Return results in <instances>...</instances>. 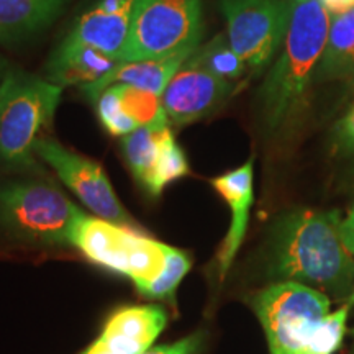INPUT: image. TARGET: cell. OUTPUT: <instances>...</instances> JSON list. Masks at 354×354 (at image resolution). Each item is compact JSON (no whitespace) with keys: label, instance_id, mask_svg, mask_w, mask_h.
Returning <instances> with one entry per match:
<instances>
[{"label":"cell","instance_id":"obj_1","mask_svg":"<svg viewBox=\"0 0 354 354\" xmlns=\"http://www.w3.org/2000/svg\"><path fill=\"white\" fill-rule=\"evenodd\" d=\"M336 210L295 209L274 223L268 251V276L299 282L333 299L354 289V254L343 238Z\"/></svg>","mask_w":354,"mask_h":354},{"label":"cell","instance_id":"obj_2","mask_svg":"<svg viewBox=\"0 0 354 354\" xmlns=\"http://www.w3.org/2000/svg\"><path fill=\"white\" fill-rule=\"evenodd\" d=\"M269 354H335L348 330L349 305L331 312L326 294L299 282H274L250 300Z\"/></svg>","mask_w":354,"mask_h":354},{"label":"cell","instance_id":"obj_3","mask_svg":"<svg viewBox=\"0 0 354 354\" xmlns=\"http://www.w3.org/2000/svg\"><path fill=\"white\" fill-rule=\"evenodd\" d=\"M331 15L320 0H292V15L281 55L259 88V112L276 133L302 109L328 38Z\"/></svg>","mask_w":354,"mask_h":354},{"label":"cell","instance_id":"obj_4","mask_svg":"<svg viewBox=\"0 0 354 354\" xmlns=\"http://www.w3.org/2000/svg\"><path fill=\"white\" fill-rule=\"evenodd\" d=\"M71 246L92 264L130 279L143 297L165 272L172 250V246L154 240L143 230L86 214L74 228Z\"/></svg>","mask_w":354,"mask_h":354},{"label":"cell","instance_id":"obj_5","mask_svg":"<svg viewBox=\"0 0 354 354\" xmlns=\"http://www.w3.org/2000/svg\"><path fill=\"white\" fill-rule=\"evenodd\" d=\"M63 87L25 73L0 84V159L10 166H35L33 146L59 105Z\"/></svg>","mask_w":354,"mask_h":354},{"label":"cell","instance_id":"obj_6","mask_svg":"<svg viewBox=\"0 0 354 354\" xmlns=\"http://www.w3.org/2000/svg\"><path fill=\"white\" fill-rule=\"evenodd\" d=\"M82 214L53 184L30 180L0 187V221L26 241L71 245Z\"/></svg>","mask_w":354,"mask_h":354},{"label":"cell","instance_id":"obj_7","mask_svg":"<svg viewBox=\"0 0 354 354\" xmlns=\"http://www.w3.org/2000/svg\"><path fill=\"white\" fill-rule=\"evenodd\" d=\"M203 32L201 0H136L123 61L194 53Z\"/></svg>","mask_w":354,"mask_h":354},{"label":"cell","instance_id":"obj_8","mask_svg":"<svg viewBox=\"0 0 354 354\" xmlns=\"http://www.w3.org/2000/svg\"><path fill=\"white\" fill-rule=\"evenodd\" d=\"M220 8L228 41L248 73H263L284 44L292 0H221Z\"/></svg>","mask_w":354,"mask_h":354},{"label":"cell","instance_id":"obj_9","mask_svg":"<svg viewBox=\"0 0 354 354\" xmlns=\"http://www.w3.org/2000/svg\"><path fill=\"white\" fill-rule=\"evenodd\" d=\"M33 153L53 167L61 183L73 190L74 196L95 216L123 225V227L141 230L140 225L133 220V216L118 201L104 167L99 162L46 136H39L35 141Z\"/></svg>","mask_w":354,"mask_h":354},{"label":"cell","instance_id":"obj_10","mask_svg":"<svg viewBox=\"0 0 354 354\" xmlns=\"http://www.w3.org/2000/svg\"><path fill=\"white\" fill-rule=\"evenodd\" d=\"M234 84L214 76L194 59L180 66L161 95L172 127H184L210 117L233 95Z\"/></svg>","mask_w":354,"mask_h":354},{"label":"cell","instance_id":"obj_11","mask_svg":"<svg viewBox=\"0 0 354 354\" xmlns=\"http://www.w3.org/2000/svg\"><path fill=\"white\" fill-rule=\"evenodd\" d=\"M167 325V313L161 305H128L115 310L104 323L100 335L86 354H143Z\"/></svg>","mask_w":354,"mask_h":354},{"label":"cell","instance_id":"obj_12","mask_svg":"<svg viewBox=\"0 0 354 354\" xmlns=\"http://www.w3.org/2000/svg\"><path fill=\"white\" fill-rule=\"evenodd\" d=\"M253 180L254 158H250L243 166L215 177L210 183L212 187L227 202L230 212H232L228 232L221 241L218 254H216V269H218L220 281L227 277L233 261L245 241L250 210L254 201Z\"/></svg>","mask_w":354,"mask_h":354},{"label":"cell","instance_id":"obj_13","mask_svg":"<svg viewBox=\"0 0 354 354\" xmlns=\"http://www.w3.org/2000/svg\"><path fill=\"white\" fill-rule=\"evenodd\" d=\"M120 61L66 37L46 61V81L55 86H87L105 77Z\"/></svg>","mask_w":354,"mask_h":354},{"label":"cell","instance_id":"obj_14","mask_svg":"<svg viewBox=\"0 0 354 354\" xmlns=\"http://www.w3.org/2000/svg\"><path fill=\"white\" fill-rule=\"evenodd\" d=\"M135 6L136 3H133L118 12H104L97 7L91 8L79 17L68 38L87 44L113 59L123 61L130 41Z\"/></svg>","mask_w":354,"mask_h":354},{"label":"cell","instance_id":"obj_15","mask_svg":"<svg viewBox=\"0 0 354 354\" xmlns=\"http://www.w3.org/2000/svg\"><path fill=\"white\" fill-rule=\"evenodd\" d=\"M192 53H179V55L159 57V59H145V61H120L110 71L105 77L99 81L82 86L81 91L92 102L97 100L105 88L113 84H127V86L145 88V91L162 95L165 88L174 74L179 71Z\"/></svg>","mask_w":354,"mask_h":354},{"label":"cell","instance_id":"obj_16","mask_svg":"<svg viewBox=\"0 0 354 354\" xmlns=\"http://www.w3.org/2000/svg\"><path fill=\"white\" fill-rule=\"evenodd\" d=\"M313 81H354V8L331 15L328 38Z\"/></svg>","mask_w":354,"mask_h":354},{"label":"cell","instance_id":"obj_17","mask_svg":"<svg viewBox=\"0 0 354 354\" xmlns=\"http://www.w3.org/2000/svg\"><path fill=\"white\" fill-rule=\"evenodd\" d=\"M69 0H0V35L28 37L63 15Z\"/></svg>","mask_w":354,"mask_h":354},{"label":"cell","instance_id":"obj_18","mask_svg":"<svg viewBox=\"0 0 354 354\" xmlns=\"http://www.w3.org/2000/svg\"><path fill=\"white\" fill-rule=\"evenodd\" d=\"M169 131L171 127H140L122 140L123 156L128 169L149 196H153L162 146Z\"/></svg>","mask_w":354,"mask_h":354},{"label":"cell","instance_id":"obj_19","mask_svg":"<svg viewBox=\"0 0 354 354\" xmlns=\"http://www.w3.org/2000/svg\"><path fill=\"white\" fill-rule=\"evenodd\" d=\"M192 57L214 76L233 84L240 81L248 73L245 61L236 55V51L228 41L227 35L223 33L216 35L209 43L198 46L192 53Z\"/></svg>","mask_w":354,"mask_h":354},{"label":"cell","instance_id":"obj_20","mask_svg":"<svg viewBox=\"0 0 354 354\" xmlns=\"http://www.w3.org/2000/svg\"><path fill=\"white\" fill-rule=\"evenodd\" d=\"M120 97L122 109L127 115L138 123L140 127H171L167 120L161 97L145 88L131 87L127 84H113Z\"/></svg>","mask_w":354,"mask_h":354},{"label":"cell","instance_id":"obj_21","mask_svg":"<svg viewBox=\"0 0 354 354\" xmlns=\"http://www.w3.org/2000/svg\"><path fill=\"white\" fill-rule=\"evenodd\" d=\"M97 109V117L102 123V127L107 130L112 136H127L136 128H140L130 115L125 113L122 109L120 97H118L117 87L110 86L105 88L94 102Z\"/></svg>","mask_w":354,"mask_h":354},{"label":"cell","instance_id":"obj_22","mask_svg":"<svg viewBox=\"0 0 354 354\" xmlns=\"http://www.w3.org/2000/svg\"><path fill=\"white\" fill-rule=\"evenodd\" d=\"M190 172L187 158L179 145H177L176 136L172 130L167 133L165 146H162L161 161H159L156 180H154L153 197H159L167 185L176 183V180L183 179Z\"/></svg>","mask_w":354,"mask_h":354},{"label":"cell","instance_id":"obj_23","mask_svg":"<svg viewBox=\"0 0 354 354\" xmlns=\"http://www.w3.org/2000/svg\"><path fill=\"white\" fill-rule=\"evenodd\" d=\"M205 331L198 330L196 333H190L171 344L149 348L148 351H145L143 354H202L203 346H205Z\"/></svg>","mask_w":354,"mask_h":354},{"label":"cell","instance_id":"obj_24","mask_svg":"<svg viewBox=\"0 0 354 354\" xmlns=\"http://www.w3.org/2000/svg\"><path fill=\"white\" fill-rule=\"evenodd\" d=\"M339 133H342L344 141L354 148V104L353 107L349 109L346 117H344L342 123H339Z\"/></svg>","mask_w":354,"mask_h":354},{"label":"cell","instance_id":"obj_25","mask_svg":"<svg viewBox=\"0 0 354 354\" xmlns=\"http://www.w3.org/2000/svg\"><path fill=\"white\" fill-rule=\"evenodd\" d=\"M330 15H339L354 8V0H320Z\"/></svg>","mask_w":354,"mask_h":354},{"label":"cell","instance_id":"obj_26","mask_svg":"<svg viewBox=\"0 0 354 354\" xmlns=\"http://www.w3.org/2000/svg\"><path fill=\"white\" fill-rule=\"evenodd\" d=\"M342 230H343L344 241H346V246L349 248V251L354 254V207H353V210L349 212L346 220H343Z\"/></svg>","mask_w":354,"mask_h":354},{"label":"cell","instance_id":"obj_27","mask_svg":"<svg viewBox=\"0 0 354 354\" xmlns=\"http://www.w3.org/2000/svg\"><path fill=\"white\" fill-rule=\"evenodd\" d=\"M353 304H354V292L349 295V299H348V305H353Z\"/></svg>","mask_w":354,"mask_h":354},{"label":"cell","instance_id":"obj_28","mask_svg":"<svg viewBox=\"0 0 354 354\" xmlns=\"http://www.w3.org/2000/svg\"><path fill=\"white\" fill-rule=\"evenodd\" d=\"M81 354H86V353H81Z\"/></svg>","mask_w":354,"mask_h":354}]
</instances>
